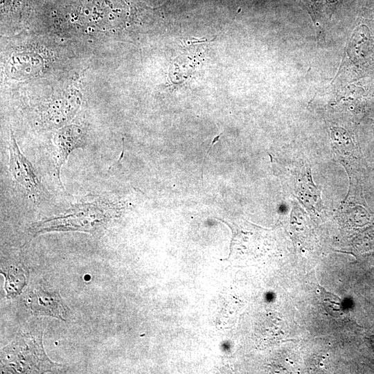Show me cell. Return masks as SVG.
Masks as SVG:
<instances>
[{"mask_svg":"<svg viewBox=\"0 0 374 374\" xmlns=\"http://www.w3.org/2000/svg\"><path fill=\"white\" fill-rule=\"evenodd\" d=\"M112 209L107 202L91 201L78 203L59 215L33 223L34 234L50 231H80L92 233L109 220Z\"/></svg>","mask_w":374,"mask_h":374,"instance_id":"6da1fadb","label":"cell"},{"mask_svg":"<svg viewBox=\"0 0 374 374\" xmlns=\"http://www.w3.org/2000/svg\"><path fill=\"white\" fill-rule=\"evenodd\" d=\"M3 348L1 363L12 373H42L56 364L46 355L42 346V330L19 335Z\"/></svg>","mask_w":374,"mask_h":374,"instance_id":"7a4b0ae2","label":"cell"},{"mask_svg":"<svg viewBox=\"0 0 374 374\" xmlns=\"http://www.w3.org/2000/svg\"><path fill=\"white\" fill-rule=\"evenodd\" d=\"M8 148L10 174L30 199L36 200L42 192V184L33 165L19 149L13 134H11Z\"/></svg>","mask_w":374,"mask_h":374,"instance_id":"3957f363","label":"cell"},{"mask_svg":"<svg viewBox=\"0 0 374 374\" xmlns=\"http://www.w3.org/2000/svg\"><path fill=\"white\" fill-rule=\"evenodd\" d=\"M55 148V167L59 182L63 188L60 171L69 154L77 148H82L85 139L82 129L76 125L68 126L57 132L53 139Z\"/></svg>","mask_w":374,"mask_h":374,"instance_id":"277c9868","label":"cell"},{"mask_svg":"<svg viewBox=\"0 0 374 374\" xmlns=\"http://www.w3.org/2000/svg\"><path fill=\"white\" fill-rule=\"evenodd\" d=\"M27 303L34 315L50 316L65 320L68 308L58 292L35 290L28 294Z\"/></svg>","mask_w":374,"mask_h":374,"instance_id":"5b68a950","label":"cell"},{"mask_svg":"<svg viewBox=\"0 0 374 374\" xmlns=\"http://www.w3.org/2000/svg\"><path fill=\"white\" fill-rule=\"evenodd\" d=\"M373 42L367 26L362 25L354 32L350 44V55L354 62L365 65L371 58Z\"/></svg>","mask_w":374,"mask_h":374,"instance_id":"8992f818","label":"cell"},{"mask_svg":"<svg viewBox=\"0 0 374 374\" xmlns=\"http://www.w3.org/2000/svg\"><path fill=\"white\" fill-rule=\"evenodd\" d=\"M1 273L6 276L5 290L8 297L19 294L26 285L25 271L19 265L1 266Z\"/></svg>","mask_w":374,"mask_h":374,"instance_id":"52a82bcc","label":"cell"},{"mask_svg":"<svg viewBox=\"0 0 374 374\" xmlns=\"http://www.w3.org/2000/svg\"><path fill=\"white\" fill-rule=\"evenodd\" d=\"M320 290L322 291L323 303L327 311L330 312V314L340 312L341 309L339 298L334 294L326 292L321 287H320Z\"/></svg>","mask_w":374,"mask_h":374,"instance_id":"ba28073f","label":"cell"},{"mask_svg":"<svg viewBox=\"0 0 374 374\" xmlns=\"http://www.w3.org/2000/svg\"><path fill=\"white\" fill-rule=\"evenodd\" d=\"M222 134V133H221L220 135L217 136L213 140V141H212V143H211V146H210L207 152H206V155L204 156V159H203V161H202V178L203 177V168H204V161H205V160H206V155L208 154V152H210V150H211L212 146L215 143V142H216L217 141H218L220 136Z\"/></svg>","mask_w":374,"mask_h":374,"instance_id":"9c48e42d","label":"cell"},{"mask_svg":"<svg viewBox=\"0 0 374 374\" xmlns=\"http://www.w3.org/2000/svg\"><path fill=\"white\" fill-rule=\"evenodd\" d=\"M369 258L371 260H370L371 262H372V263H374V253H373L372 255L369 256Z\"/></svg>","mask_w":374,"mask_h":374,"instance_id":"30bf717a","label":"cell"}]
</instances>
